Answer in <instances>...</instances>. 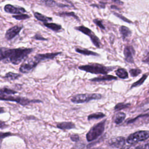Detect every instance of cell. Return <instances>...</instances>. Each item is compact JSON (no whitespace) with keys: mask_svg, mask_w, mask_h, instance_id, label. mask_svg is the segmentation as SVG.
<instances>
[{"mask_svg":"<svg viewBox=\"0 0 149 149\" xmlns=\"http://www.w3.org/2000/svg\"><path fill=\"white\" fill-rule=\"evenodd\" d=\"M17 92L12 89L3 87L0 88V100L16 102L23 106L29 105L31 103L40 102L38 100H30L27 98H24L19 96H15Z\"/></svg>","mask_w":149,"mask_h":149,"instance_id":"obj_1","label":"cell"},{"mask_svg":"<svg viewBox=\"0 0 149 149\" xmlns=\"http://www.w3.org/2000/svg\"><path fill=\"white\" fill-rule=\"evenodd\" d=\"M33 51V48H8L7 58L5 60L13 65H18L23 61H24Z\"/></svg>","mask_w":149,"mask_h":149,"instance_id":"obj_2","label":"cell"},{"mask_svg":"<svg viewBox=\"0 0 149 149\" xmlns=\"http://www.w3.org/2000/svg\"><path fill=\"white\" fill-rule=\"evenodd\" d=\"M79 69L86 72L93 74H107L113 68L111 67H107L98 63H90L79 66Z\"/></svg>","mask_w":149,"mask_h":149,"instance_id":"obj_3","label":"cell"},{"mask_svg":"<svg viewBox=\"0 0 149 149\" xmlns=\"http://www.w3.org/2000/svg\"><path fill=\"white\" fill-rule=\"evenodd\" d=\"M105 122L106 120H102L90 129L86 134V139L88 141L90 142L97 139L102 134L105 129Z\"/></svg>","mask_w":149,"mask_h":149,"instance_id":"obj_4","label":"cell"},{"mask_svg":"<svg viewBox=\"0 0 149 149\" xmlns=\"http://www.w3.org/2000/svg\"><path fill=\"white\" fill-rule=\"evenodd\" d=\"M40 62L41 61L38 54L33 57L26 58L20 65L19 70L23 73H29L33 70Z\"/></svg>","mask_w":149,"mask_h":149,"instance_id":"obj_5","label":"cell"},{"mask_svg":"<svg viewBox=\"0 0 149 149\" xmlns=\"http://www.w3.org/2000/svg\"><path fill=\"white\" fill-rule=\"evenodd\" d=\"M101 98V94L98 93L79 94L73 96L71 98V101L74 104H80L87 102L93 100H99Z\"/></svg>","mask_w":149,"mask_h":149,"instance_id":"obj_6","label":"cell"},{"mask_svg":"<svg viewBox=\"0 0 149 149\" xmlns=\"http://www.w3.org/2000/svg\"><path fill=\"white\" fill-rule=\"evenodd\" d=\"M149 138V131L148 130H139L131 134H130L127 139L126 141L130 144H134L140 141H144Z\"/></svg>","mask_w":149,"mask_h":149,"instance_id":"obj_7","label":"cell"},{"mask_svg":"<svg viewBox=\"0 0 149 149\" xmlns=\"http://www.w3.org/2000/svg\"><path fill=\"white\" fill-rule=\"evenodd\" d=\"M76 30L83 33V34L89 36L93 44L97 47V48H100L101 47V42L98 38V37L94 33L93 31H92L90 29H88L87 27H85L84 26H80L77 27H75L74 28Z\"/></svg>","mask_w":149,"mask_h":149,"instance_id":"obj_8","label":"cell"},{"mask_svg":"<svg viewBox=\"0 0 149 149\" xmlns=\"http://www.w3.org/2000/svg\"><path fill=\"white\" fill-rule=\"evenodd\" d=\"M23 26L22 25H15L10 28H9L6 32L5 37L8 40H10L13 39L15 36L19 34L21 30L23 29Z\"/></svg>","mask_w":149,"mask_h":149,"instance_id":"obj_9","label":"cell"},{"mask_svg":"<svg viewBox=\"0 0 149 149\" xmlns=\"http://www.w3.org/2000/svg\"><path fill=\"white\" fill-rule=\"evenodd\" d=\"M4 10L6 12L11 14H21L26 13V9L19 6H14L10 4H7L4 6Z\"/></svg>","mask_w":149,"mask_h":149,"instance_id":"obj_10","label":"cell"},{"mask_svg":"<svg viewBox=\"0 0 149 149\" xmlns=\"http://www.w3.org/2000/svg\"><path fill=\"white\" fill-rule=\"evenodd\" d=\"M125 139L123 137L112 138L108 141V144L112 148H122L125 144Z\"/></svg>","mask_w":149,"mask_h":149,"instance_id":"obj_11","label":"cell"},{"mask_svg":"<svg viewBox=\"0 0 149 149\" xmlns=\"http://www.w3.org/2000/svg\"><path fill=\"white\" fill-rule=\"evenodd\" d=\"M124 55L125 61L129 63H134L133 56L135 54V51L132 46H126L124 49Z\"/></svg>","mask_w":149,"mask_h":149,"instance_id":"obj_12","label":"cell"},{"mask_svg":"<svg viewBox=\"0 0 149 149\" xmlns=\"http://www.w3.org/2000/svg\"><path fill=\"white\" fill-rule=\"evenodd\" d=\"M41 2L44 4L45 5L49 7H54V6H58L60 8L69 7V5H65V4L57 2L55 0H41Z\"/></svg>","mask_w":149,"mask_h":149,"instance_id":"obj_13","label":"cell"},{"mask_svg":"<svg viewBox=\"0 0 149 149\" xmlns=\"http://www.w3.org/2000/svg\"><path fill=\"white\" fill-rule=\"evenodd\" d=\"M56 127L62 130H69L75 128V125L74 123L70 122H63L58 123Z\"/></svg>","mask_w":149,"mask_h":149,"instance_id":"obj_14","label":"cell"},{"mask_svg":"<svg viewBox=\"0 0 149 149\" xmlns=\"http://www.w3.org/2000/svg\"><path fill=\"white\" fill-rule=\"evenodd\" d=\"M61 52H51V53H46V54H38L41 61L52 59L58 55L61 54Z\"/></svg>","mask_w":149,"mask_h":149,"instance_id":"obj_15","label":"cell"},{"mask_svg":"<svg viewBox=\"0 0 149 149\" xmlns=\"http://www.w3.org/2000/svg\"><path fill=\"white\" fill-rule=\"evenodd\" d=\"M34 16L38 20H40V21L44 23L48 22L52 20V18L51 17H48V16H47L45 15H44L42 13H39V12H34Z\"/></svg>","mask_w":149,"mask_h":149,"instance_id":"obj_16","label":"cell"},{"mask_svg":"<svg viewBox=\"0 0 149 149\" xmlns=\"http://www.w3.org/2000/svg\"><path fill=\"white\" fill-rule=\"evenodd\" d=\"M120 32L123 40H126L131 36L130 30L128 27L124 26L120 27Z\"/></svg>","mask_w":149,"mask_h":149,"instance_id":"obj_17","label":"cell"},{"mask_svg":"<svg viewBox=\"0 0 149 149\" xmlns=\"http://www.w3.org/2000/svg\"><path fill=\"white\" fill-rule=\"evenodd\" d=\"M116 79H117V77L114 76L105 75V76H100V77L91 79L90 80L93 81H105V80L110 81V80H116Z\"/></svg>","mask_w":149,"mask_h":149,"instance_id":"obj_18","label":"cell"},{"mask_svg":"<svg viewBox=\"0 0 149 149\" xmlns=\"http://www.w3.org/2000/svg\"><path fill=\"white\" fill-rule=\"evenodd\" d=\"M44 25L45 26H46L47 28H48L54 31H56V32H58L62 29L61 25L55 23L45 22V23H44Z\"/></svg>","mask_w":149,"mask_h":149,"instance_id":"obj_19","label":"cell"},{"mask_svg":"<svg viewBox=\"0 0 149 149\" xmlns=\"http://www.w3.org/2000/svg\"><path fill=\"white\" fill-rule=\"evenodd\" d=\"M75 51L81 54L84 55H94V56H98V54L96 52H94L93 51L86 49H82L79 48H76Z\"/></svg>","mask_w":149,"mask_h":149,"instance_id":"obj_20","label":"cell"},{"mask_svg":"<svg viewBox=\"0 0 149 149\" xmlns=\"http://www.w3.org/2000/svg\"><path fill=\"white\" fill-rule=\"evenodd\" d=\"M20 76H21L20 74L9 72L7 73L3 77L8 80H16V79L19 78Z\"/></svg>","mask_w":149,"mask_h":149,"instance_id":"obj_21","label":"cell"},{"mask_svg":"<svg viewBox=\"0 0 149 149\" xmlns=\"http://www.w3.org/2000/svg\"><path fill=\"white\" fill-rule=\"evenodd\" d=\"M116 74L118 77L121 79H127L128 78V73L127 71L123 68H119L116 70Z\"/></svg>","mask_w":149,"mask_h":149,"instance_id":"obj_22","label":"cell"},{"mask_svg":"<svg viewBox=\"0 0 149 149\" xmlns=\"http://www.w3.org/2000/svg\"><path fill=\"white\" fill-rule=\"evenodd\" d=\"M126 114L123 112H119L116 113L115 118V123L116 124L121 123L125 119Z\"/></svg>","mask_w":149,"mask_h":149,"instance_id":"obj_23","label":"cell"},{"mask_svg":"<svg viewBox=\"0 0 149 149\" xmlns=\"http://www.w3.org/2000/svg\"><path fill=\"white\" fill-rule=\"evenodd\" d=\"M105 116V115L102 112H96V113H94L89 115L87 118L88 120H91L93 119H98L102 118Z\"/></svg>","mask_w":149,"mask_h":149,"instance_id":"obj_24","label":"cell"},{"mask_svg":"<svg viewBox=\"0 0 149 149\" xmlns=\"http://www.w3.org/2000/svg\"><path fill=\"white\" fill-rule=\"evenodd\" d=\"M56 15L61 17L70 16V17H73L75 18L76 19L79 20V17L73 12H62L58 13Z\"/></svg>","mask_w":149,"mask_h":149,"instance_id":"obj_25","label":"cell"},{"mask_svg":"<svg viewBox=\"0 0 149 149\" xmlns=\"http://www.w3.org/2000/svg\"><path fill=\"white\" fill-rule=\"evenodd\" d=\"M147 76H148V74H143V75L142 76V77H141L139 80H138L137 81H136V82H134V83L132 84L131 88L138 87V86H140V85H141V84L144 82V81L146 80V79H147Z\"/></svg>","mask_w":149,"mask_h":149,"instance_id":"obj_26","label":"cell"},{"mask_svg":"<svg viewBox=\"0 0 149 149\" xmlns=\"http://www.w3.org/2000/svg\"><path fill=\"white\" fill-rule=\"evenodd\" d=\"M8 48L0 47V61L5 60L7 58Z\"/></svg>","mask_w":149,"mask_h":149,"instance_id":"obj_27","label":"cell"},{"mask_svg":"<svg viewBox=\"0 0 149 149\" xmlns=\"http://www.w3.org/2000/svg\"><path fill=\"white\" fill-rule=\"evenodd\" d=\"M130 105V104L129 103H123V102H120V103H118L115 106V111H119L120 109L126 108L129 107Z\"/></svg>","mask_w":149,"mask_h":149,"instance_id":"obj_28","label":"cell"},{"mask_svg":"<svg viewBox=\"0 0 149 149\" xmlns=\"http://www.w3.org/2000/svg\"><path fill=\"white\" fill-rule=\"evenodd\" d=\"M12 17L16 20H25V19H29L30 17V16L28 15L27 14H19V15H13Z\"/></svg>","mask_w":149,"mask_h":149,"instance_id":"obj_29","label":"cell"},{"mask_svg":"<svg viewBox=\"0 0 149 149\" xmlns=\"http://www.w3.org/2000/svg\"><path fill=\"white\" fill-rule=\"evenodd\" d=\"M130 76L132 77H135L138 76L139 74L141 73V70L139 69H132L129 70Z\"/></svg>","mask_w":149,"mask_h":149,"instance_id":"obj_30","label":"cell"},{"mask_svg":"<svg viewBox=\"0 0 149 149\" xmlns=\"http://www.w3.org/2000/svg\"><path fill=\"white\" fill-rule=\"evenodd\" d=\"M12 135H13V134L10 132H0V146L3 139Z\"/></svg>","mask_w":149,"mask_h":149,"instance_id":"obj_31","label":"cell"},{"mask_svg":"<svg viewBox=\"0 0 149 149\" xmlns=\"http://www.w3.org/2000/svg\"><path fill=\"white\" fill-rule=\"evenodd\" d=\"M93 22L97 26H98L100 28H101V29H103L104 30L105 29V26L103 25L102 24V22H101V20L98 19H95L93 20Z\"/></svg>","mask_w":149,"mask_h":149,"instance_id":"obj_32","label":"cell"},{"mask_svg":"<svg viewBox=\"0 0 149 149\" xmlns=\"http://www.w3.org/2000/svg\"><path fill=\"white\" fill-rule=\"evenodd\" d=\"M139 149H149V140L138 146Z\"/></svg>","mask_w":149,"mask_h":149,"instance_id":"obj_33","label":"cell"},{"mask_svg":"<svg viewBox=\"0 0 149 149\" xmlns=\"http://www.w3.org/2000/svg\"><path fill=\"white\" fill-rule=\"evenodd\" d=\"M33 38L35 39L36 40H40V41H45V40H47V38L43 37L42 36H41L39 34H36L33 37Z\"/></svg>","mask_w":149,"mask_h":149,"instance_id":"obj_34","label":"cell"},{"mask_svg":"<svg viewBox=\"0 0 149 149\" xmlns=\"http://www.w3.org/2000/svg\"><path fill=\"white\" fill-rule=\"evenodd\" d=\"M72 141L74 142H77L79 140V136L77 134H73L70 137Z\"/></svg>","mask_w":149,"mask_h":149,"instance_id":"obj_35","label":"cell"},{"mask_svg":"<svg viewBox=\"0 0 149 149\" xmlns=\"http://www.w3.org/2000/svg\"><path fill=\"white\" fill-rule=\"evenodd\" d=\"M114 14H115L116 16H117L118 17H120V19H122L123 20H124V21H125V22H129V23H132V22H131L130 20H128L127 18H126V17H123L122 15H119L118 13H114Z\"/></svg>","mask_w":149,"mask_h":149,"instance_id":"obj_36","label":"cell"},{"mask_svg":"<svg viewBox=\"0 0 149 149\" xmlns=\"http://www.w3.org/2000/svg\"><path fill=\"white\" fill-rule=\"evenodd\" d=\"M120 149H139V148L138 146H134L132 144V146H126L125 147H122Z\"/></svg>","mask_w":149,"mask_h":149,"instance_id":"obj_37","label":"cell"},{"mask_svg":"<svg viewBox=\"0 0 149 149\" xmlns=\"http://www.w3.org/2000/svg\"><path fill=\"white\" fill-rule=\"evenodd\" d=\"M142 61H143L144 63L149 64V51H148V52L147 53V54L144 56V58H143V59Z\"/></svg>","mask_w":149,"mask_h":149,"instance_id":"obj_38","label":"cell"},{"mask_svg":"<svg viewBox=\"0 0 149 149\" xmlns=\"http://www.w3.org/2000/svg\"><path fill=\"white\" fill-rule=\"evenodd\" d=\"M8 125L6 124V123L4 121L0 120V129H4Z\"/></svg>","mask_w":149,"mask_h":149,"instance_id":"obj_39","label":"cell"},{"mask_svg":"<svg viewBox=\"0 0 149 149\" xmlns=\"http://www.w3.org/2000/svg\"><path fill=\"white\" fill-rule=\"evenodd\" d=\"M112 1V2L117 3V4H119V5H122L123 3V2H122L120 0H111Z\"/></svg>","mask_w":149,"mask_h":149,"instance_id":"obj_40","label":"cell"},{"mask_svg":"<svg viewBox=\"0 0 149 149\" xmlns=\"http://www.w3.org/2000/svg\"><path fill=\"white\" fill-rule=\"evenodd\" d=\"M5 112V109L3 107H0V113Z\"/></svg>","mask_w":149,"mask_h":149,"instance_id":"obj_41","label":"cell"},{"mask_svg":"<svg viewBox=\"0 0 149 149\" xmlns=\"http://www.w3.org/2000/svg\"><path fill=\"white\" fill-rule=\"evenodd\" d=\"M91 149H103V148H100V147H97V148H91Z\"/></svg>","mask_w":149,"mask_h":149,"instance_id":"obj_42","label":"cell"}]
</instances>
